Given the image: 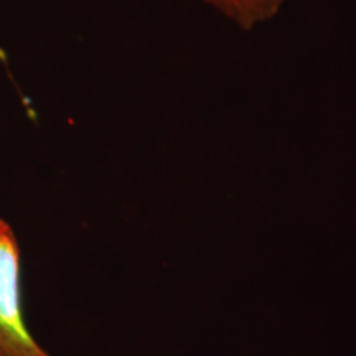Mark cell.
<instances>
[{
    "instance_id": "obj_2",
    "label": "cell",
    "mask_w": 356,
    "mask_h": 356,
    "mask_svg": "<svg viewBox=\"0 0 356 356\" xmlns=\"http://www.w3.org/2000/svg\"><path fill=\"white\" fill-rule=\"evenodd\" d=\"M244 30L270 20L286 0H203Z\"/></svg>"
},
{
    "instance_id": "obj_1",
    "label": "cell",
    "mask_w": 356,
    "mask_h": 356,
    "mask_svg": "<svg viewBox=\"0 0 356 356\" xmlns=\"http://www.w3.org/2000/svg\"><path fill=\"white\" fill-rule=\"evenodd\" d=\"M0 356H48L25 325L20 305V248L0 220Z\"/></svg>"
}]
</instances>
